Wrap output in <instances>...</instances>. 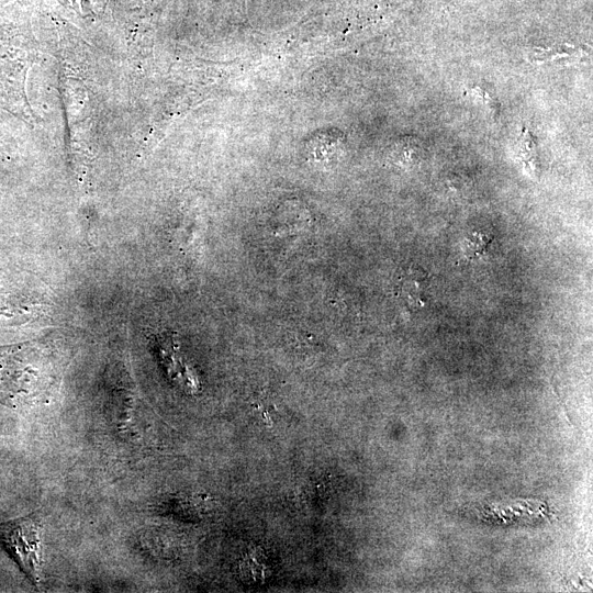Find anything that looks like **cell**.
<instances>
[{
  "mask_svg": "<svg viewBox=\"0 0 593 593\" xmlns=\"http://www.w3.org/2000/svg\"><path fill=\"white\" fill-rule=\"evenodd\" d=\"M0 539L20 564L22 571L35 584L42 569V526L33 515L0 525Z\"/></svg>",
  "mask_w": 593,
  "mask_h": 593,
  "instance_id": "obj_1",
  "label": "cell"
}]
</instances>
